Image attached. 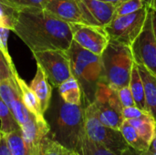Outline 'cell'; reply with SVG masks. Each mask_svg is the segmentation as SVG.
<instances>
[{
    "label": "cell",
    "mask_w": 156,
    "mask_h": 155,
    "mask_svg": "<svg viewBox=\"0 0 156 155\" xmlns=\"http://www.w3.org/2000/svg\"><path fill=\"white\" fill-rule=\"evenodd\" d=\"M16 13L17 10L11 6L5 0H0V23L6 25L11 30Z\"/></svg>",
    "instance_id": "obj_26"
},
{
    "label": "cell",
    "mask_w": 156,
    "mask_h": 155,
    "mask_svg": "<svg viewBox=\"0 0 156 155\" xmlns=\"http://www.w3.org/2000/svg\"><path fill=\"white\" fill-rule=\"evenodd\" d=\"M3 138L6 142L12 155H30L21 129L10 132H3Z\"/></svg>",
    "instance_id": "obj_20"
},
{
    "label": "cell",
    "mask_w": 156,
    "mask_h": 155,
    "mask_svg": "<svg viewBox=\"0 0 156 155\" xmlns=\"http://www.w3.org/2000/svg\"><path fill=\"white\" fill-rule=\"evenodd\" d=\"M84 132L89 139L116 155H121L129 147L120 130L110 128L101 122L94 102L84 107Z\"/></svg>",
    "instance_id": "obj_5"
},
{
    "label": "cell",
    "mask_w": 156,
    "mask_h": 155,
    "mask_svg": "<svg viewBox=\"0 0 156 155\" xmlns=\"http://www.w3.org/2000/svg\"><path fill=\"white\" fill-rule=\"evenodd\" d=\"M148 13V5L138 11L124 15L115 16L112 22L105 26L111 39L119 41L132 47L138 36L143 31Z\"/></svg>",
    "instance_id": "obj_6"
},
{
    "label": "cell",
    "mask_w": 156,
    "mask_h": 155,
    "mask_svg": "<svg viewBox=\"0 0 156 155\" xmlns=\"http://www.w3.org/2000/svg\"><path fill=\"white\" fill-rule=\"evenodd\" d=\"M138 132L139 136L150 146L156 132V122L149 113L136 119L126 120Z\"/></svg>",
    "instance_id": "obj_16"
},
{
    "label": "cell",
    "mask_w": 156,
    "mask_h": 155,
    "mask_svg": "<svg viewBox=\"0 0 156 155\" xmlns=\"http://www.w3.org/2000/svg\"><path fill=\"white\" fill-rule=\"evenodd\" d=\"M120 131L130 147L133 148L138 152H142V153L148 152L150 146L139 136L137 131L126 120H124L123 122L122 123Z\"/></svg>",
    "instance_id": "obj_19"
},
{
    "label": "cell",
    "mask_w": 156,
    "mask_h": 155,
    "mask_svg": "<svg viewBox=\"0 0 156 155\" xmlns=\"http://www.w3.org/2000/svg\"><path fill=\"white\" fill-rule=\"evenodd\" d=\"M44 9L69 24H85L78 0H48Z\"/></svg>",
    "instance_id": "obj_12"
},
{
    "label": "cell",
    "mask_w": 156,
    "mask_h": 155,
    "mask_svg": "<svg viewBox=\"0 0 156 155\" xmlns=\"http://www.w3.org/2000/svg\"><path fill=\"white\" fill-rule=\"evenodd\" d=\"M0 155H12L6 142L2 137V140L0 141Z\"/></svg>",
    "instance_id": "obj_31"
},
{
    "label": "cell",
    "mask_w": 156,
    "mask_h": 155,
    "mask_svg": "<svg viewBox=\"0 0 156 155\" xmlns=\"http://www.w3.org/2000/svg\"><path fill=\"white\" fill-rule=\"evenodd\" d=\"M148 4L153 9H154L156 11V0H148Z\"/></svg>",
    "instance_id": "obj_37"
},
{
    "label": "cell",
    "mask_w": 156,
    "mask_h": 155,
    "mask_svg": "<svg viewBox=\"0 0 156 155\" xmlns=\"http://www.w3.org/2000/svg\"><path fill=\"white\" fill-rule=\"evenodd\" d=\"M14 77L17 82L19 89H20L22 101H23L25 107L27 108V110L31 114H33L37 120H38V121L46 120L45 114L42 111L38 98L37 97L36 93L32 90L30 86H28L27 84V82L18 75L16 69H15V71H14Z\"/></svg>",
    "instance_id": "obj_14"
},
{
    "label": "cell",
    "mask_w": 156,
    "mask_h": 155,
    "mask_svg": "<svg viewBox=\"0 0 156 155\" xmlns=\"http://www.w3.org/2000/svg\"><path fill=\"white\" fill-rule=\"evenodd\" d=\"M11 28L9 26L0 23V49L4 52V54L6 56L8 59L12 60V58L8 50V37Z\"/></svg>",
    "instance_id": "obj_28"
},
{
    "label": "cell",
    "mask_w": 156,
    "mask_h": 155,
    "mask_svg": "<svg viewBox=\"0 0 156 155\" xmlns=\"http://www.w3.org/2000/svg\"><path fill=\"white\" fill-rule=\"evenodd\" d=\"M137 66L144 85L145 100L148 111L156 122V77L153 75L144 65L137 64Z\"/></svg>",
    "instance_id": "obj_15"
},
{
    "label": "cell",
    "mask_w": 156,
    "mask_h": 155,
    "mask_svg": "<svg viewBox=\"0 0 156 155\" xmlns=\"http://www.w3.org/2000/svg\"><path fill=\"white\" fill-rule=\"evenodd\" d=\"M0 130L2 132H10L20 129L14 114L0 97Z\"/></svg>",
    "instance_id": "obj_22"
},
{
    "label": "cell",
    "mask_w": 156,
    "mask_h": 155,
    "mask_svg": "<svg viewBox=\"0 0 156 155\" xmlns=\"http://www.w3.org/2000/svg\"><path fill=\"white\" fill-rule=\"evenodd\" d=\"M148 112H145L139 109L136 106H131V107H125L122 109V117L124 120H130V119H136L144 116ZM150 114V113H149Z\"/></svg>",
    "instance_id": "obj_30"
},
{
    "label": "cell",
    "mask_w": 156,
    "mask_h": 155,
    "mask_svg": "<svg viewBox=\"0 0 156 155\" xmlns=\"http://www.w3.org/2000/svg\"><path fill=\"white\" fill-rule=\"evenodd\" d=\"M11 31L32 53L45 50L68 51L73 41L70 25L45 9L17 11Z\"/></svg>",
    "instance_id": "obj_1"
},
{
    "label": "cell",
    "mask_w": 156,
    "mask_h": 155,
    "mask_svg": "<svg viewBox=\"0 0 156 155\" xmlns=\"http://www.w3.org/2000/svg\"><path fill=\"white\" fill-rule=\"evenodd\" d=\"M69 25L74 41L85 49L101 56L111 40L105 27L81 23H72Z\"/></svg>",
    "instance_id": "obj_9"
},
{
    "label": "cell",
    "mask_w": 156,
    "mask_h": 155,
    "mask_svg": "<svg viewBox=\"0 0 156 155\" xmlns=\"http://www.w3.org/2000/svg\"><path fill=\"white\" fill-rule=\"evenodd\" d=\"M0 97L8 106L20 127L35 117L25 107L22 101L20 89L15 77L0 82Z\"/></svg>",
    "instance_id": "obj_10"
},
{
    "label": "cell",
    "mask_w": 156,
    "mask_h": 155,
    "mask_svg": "<svg viewBox=\"0 0 156 155\" xmlns=\"http://www.w3.org/2000/svg\"><path fill=\"white\" fill-rule=\"evenodd\" d=\"M85 24L105 27L115 16L117 5L102 0H78Z\"/></svg>",
    "instance_id": "obj_11"
},
{
    "label": "cell",
    "mask_w": 156,
    "mask_h": 155,
    "mask_svg": "<svg viewBox=\"0 0 156 155\" xmlns=\"http://www.w3.org/2000/svg\"><path fill=\"white\" fill-rule=\"evenodd\" d=\"M29 86L32 89V90L36 93L37 97L38 98L42 111L45 114L50 106L53 88L52 85L49 83L46 73L44 72L42 68L38 65L37 67L36 75Z\"/></svg>",
    "instance_id": "obj_13"
},
{
    "label": "cell",
    "mask_w": 156,
    "mask_h": 155,
    "mask_svg": "<svg viewBox=\"0 0 156 155\" xmlns=\"http://www.w3.org/2000/svg\"><path fill=\"white\" fill-rule=\"evenodd\" d=\"M36 62L46 73L52 87L58 88L72 76L70 60L67 51L45 50L32 53Z\"/></svg>",
    "instance_id": "obj_7"
},
{
    "label": "cell",
    "mask_w": 156,
    "mask_h": 155,
    "mask_svg": "<svg viewBox=\"0 0 156 155\" xmlns=\"http://www.w3.org/2000/svg\"><path fill=\"white\" fill-rule=\"evenodd\" d=\"M2 137H3V132H2V131L0 130V141L2 140Z\"/></svg>",
    "instance_id": "obj_41"
},
{
    "label": "cell",
    "mask_w": 156,
    "mask_h": 155,
    "mask_svg": "<svg viewBox=\"0 0 156 155\" xmlns=\"http://www.w3.org/2000/svg\"><path fill=\"white\" fill-rule=\"evenodd\" d=\"M72 154V151H69L68 149L65 150V153H64V155H71Z\"/></svg>",
    "instance_id": "obj_39"
},
{
    "label": "cell",
    "mask_w": 156,
    "mask_h": 155,
    "mask_svg": "<svg viewBox=\"0 0 156 155\" xmlns=\"http://www.w3.org/2000/svg\"><path fill=\"white\" fill-rule=\"evenodd\" d=\"M17 11L25 9H44L48 0H5Z\"/></svg>",
    "instance_id": "obj_25"
},
{
    "label": "cell",
    "mask_w": 156,
    "mask_h": 155,
    "mask_svg": "<svg viewBox=\"0 0 156 155\" xmlns=\"http://www.w3.org/2000/svg\"><path fill=\"white\" fill-rule=\"evenodd\" d=\"M148 13L143 31L132 45L134 62L144 65L156 77V37L153 26L152 7L148 4Z\"/></svg>",
    "instance_id": "obj_8"
},
{
    "label": "cell",
    "mask_w": 156,
    "mask_h": 155,
    "mask_svg": "<svg viewBox=\"0 0 156 155\" xmlns=\"http://www.w3.org/2000/svg\"><path fill=\"white\" fill-rule=\"evenodd\" d=\"M121 155H148L147 154V152L146 153H142V152H138L136 150H134L133 148L132 147H128L126 150H124Z\"/></svg>",
    "instance_id": "obj_32"
},
{
    "label": "cell",
    "mask_w": 156,
    "mask_h": 155,
    "mask_svg": "<svg viewBox=\"0 0 156 155\" xmlns=\"http://www.w3.org/2000/svg\"><path fill=\"white\" fill-rule=\"evenodd\" d=\"M152 12H153V26H154V31L156 37V11L152 8Z\"/></svg>",
    "instance_id": "obj_34"
},
{
    "label": "cell",
    "mask_w": 156,
    "mask_h": 155,
    "mask_svg": "<svg viewBox=\"0 0 156 155\" xmlns=\"http://www.w3.org/2000/svg\"><path fill=\"white\" fill-rule=\"evenodd\" d=\"M76 152L80 155H116L104 146L89 139L85 132H83L80 137Z\"/></svg>",
    "instance_id": "obj_21"
},
{
    "label": "cell",
    "mask_w": 156,
    "mask_h": 155,
    "mask_svg": "<svg viewBox=\"0 0 156 155\" xmlns=\"http://www.w3.org/2000/svg\"><path fill=\"white\" fill-rule=\"evenodd\" d=\"M71 155H80L78 152H76V151H72V154Z\"/></svg>",
    "instance_id": "obj_40"
},
{
    "label": "cell",
    "mask_w": 156,
    "mask_h": 155,
    "mask_svg": "<svg viewBox=\"0 0 156 155\" xmlns=\"http://www.w3.org/2000/svg\"><path fill=\"white\" fill-rule=\"evenodd\" d=\"M117 92H118L120 101H121L123 108L135 106V102H134V100L133 97V93H132V90H131L129 86L123 87V88L118 90Z\"/></svg>",
    "instance_id": "obj_29"
},
{
    "label": "cell",
    "mask_w": 156,
    "mask_h": 155,
    "mask_svg": "<svg viewBox=\"0 0 156 155\" xmlns=\"http://www.w3.org/2000/svg\"><path fill=\"white\" fill-rule=\"evenodd\" d=\"M101 57L108 85L115 90L129 86L134 63L132 48L111 39Z\"/></svg>",
    "instance_id": "obj_4"
},
{
    "label": "cell",
    "mask_w": 156,
    "mask_h": 155,
    "mask_svg": "<svg viewBox=\"0 0 156 155\" xmlns=\"http://www.w3.org/2000/svg\"><path fill=\"white\" fill-rule=\"evenodd\" d=\"M67 53L72 76L80 86L87 106L94 102L99 84L106 81L101 57L85 49L74 40Z\"/></svg>",
    "instance_id": "obj_3"
},
{
    "label": "cell",
    "mask_w": 156,
    "mask_h": 155,
    "mask_svg": "<svg viewBox=\"0 0 156 155\" xmlns=\"http://www.w3.org/2000/svg\"><path fill=\"white\" fill-rule=\"evenodd\" d=\"M60 98L67 103L73 105H81L82 92L77 79L71 76L57 88Z\"/></svg>",
    "instance_id": "obj_18"
},
{
    "label": "cell",
    "mask_w": 156,
    "mask_h": 155,
    "mask_svg": "<svg viewBox=\"0 0 156 155\" xmlns=\"http://www.w3.org/2000/svg\"><path fill=\"white\" fill-rule=\"evenodd\" d=\"M102 1H105V2L113 4V5H115L118 6L120 4H122V3H123V2H125V1H127V0H102Z\"/></svg>",
    "instance_id": "obj_35"
},
{
    "label": "cell",
    "mask_w": 156,
    "mask_h": 155,
    "mask_svg": "<svg viewBox=\"0 0 156 155\" xmlns=\"http://www.w3.org/2000/svg\"><path fill=\"white\" fill-rule=\"evenodd\" d=\"M66 148L48 133L40 142L38 155H64Z\"/></svg>",
    "instance_id": "obj_23"
},
{
    "label": "cell",
    "mask_w": 156,
    "mask_h": 155,
    "mask_svg": "<svg viewBox=\"0 0 156 155\" xmlns=\"http://www.w3.org/2000/svg\"><path fill=\"white\" fill-rule=\"evenodd\" d=\"M129 87L132 90L133 97L135 102V106L141 109L142 111L148 112L147 105H146V100H145V91H144V85L142 80L138 66L134 62L133 69H132V73H131V79H130V84Z\"/></svg>",
    "instance_id": "obj_17"
},
{
    "label": "cell",
    "mask_w": 156,
    "mask_h": 155,
    "mask_svg": "<svg viewBox=\"0 0 156 155\" xmlns=\"http://www.w3.org/2000/svg\"><path fill=\"white\" fill-rule=\"evenodd\" d=\"M43 139V138H42ZM41 142V141H40ZM40 142H38L31 150L30 152V155H38V153H39V144H40Z\"/></svg>",
    "instance_id": "obj_33"
},
{
    "label": "cell",
    "mask_w": 156,
    "mask_h": 155,
    "mask_svg": "<svg viewBox=\"0 0 156 155\" xmlns=\"http://www.w3.org/2000/svg\"><path fill=\"white\" fill-rule=\"evenodd\" d=\"M50 136L69 151H76L84 132V108L65 102L57 93L50 102Z\"/></svg>",
    "instance_id": "obj_2"
},
{
    "label": "cell",
    "mask_w": 156,
    "mask_h": 155,
    "mask_svg": "<svg viewBox=\"0 0 156 155\" xmlns=\"http://www.w3.org/2000/svg\"><path fill=\"white\" fill-rule=\"evenodd\" d=\"M148 0H127L116 8L115 16H124L134 13L146 5Z\"/></svg>",
    "instance_id": "obj_24"
},
{
    "label": "cell",
    "mask_w": 156,
    "mask_h": 155,
    "mask_svg": "<svg viewBox=\"0 0 156 155\" xmlns=\"http://www.w3.org/2000/svg\"><path fill=\"white\" fill-rule=\"evenodd\" d=\"M149 149H151V150L155 151L156 152V132H155V135H154V140H153V142H152V143H151V145H150V148H149Z\"/></svg>",
    "instance_id": "obj_36"
},
{
    "label": "cell",
    "mask_w": 156,
    "mask_h": 155,
    "mask_svg": "<svg viewBox=\"0 0 156 155\" xmlns=\"http://www.w3.org/2000/svg\"><path fill=\"white\" fill-rule=\"evenodd\" d=\"M15 64L13 60H10L6 58L4 52L0 49V82L14 77Z\"/></svg>",
    "instance_id": "obj_27"
},
{
    "label": "cell",
    "mask_w": 156,
    "mask_h": 155,
    "mask_svg": "<svg viewBox=\"0 0 156 155\" xmlns=\"http://www.w3.org/2000/svg\"><path fill=\"white\" fill-rule=\"evenodd\" d=\"M147 154L148 155H156V152L155 151H153V150H151V149H149V150H148V152H147Z\"/></svg>",
    "instance_id": "obj_38"
}]
</instances>
